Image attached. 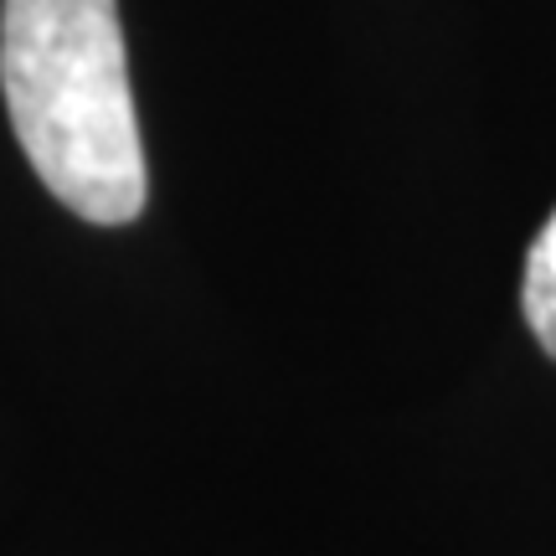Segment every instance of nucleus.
I'll use <instances>...</instances> for the list:
<instances>
[{
	"label": "nucleus",
	"instance_id": "nucleus-1",
	"mask_svg": "<svg viewBox=\"0 0 556 556\" xmlns=\"http://www.w3.org/2000/svg\"><path fill=\"white\" fill-rule=\"evenodd\" d=\"M0 93L41 186L99 227L144 212L139 144L119 0H5Z\"/></svg>",
	"mask_w": 556,
	"mask_h": 556
},
{
	"label": "nucleus",
	"instance_id": "nucleus-2",
	"mask_svg": "<svg viewBox=\"0 0 556 556\" xmlns=\"http://www.w3.org/2000/svg\"><path fill=\"white\" fill-rule=\"evenodd\" d=\"M520 309L526 325L546 356L556 361V212L536 232L531 253H526V283H520Z\"/></svg>",
	"mask_w": 556,
	"mask_h": 556
}]
</instances>
